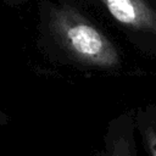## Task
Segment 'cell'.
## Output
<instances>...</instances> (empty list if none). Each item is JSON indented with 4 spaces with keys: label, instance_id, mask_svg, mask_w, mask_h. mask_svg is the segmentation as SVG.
<instances>
[{
    "label": "cell",
    "instance_id": "6da1fadb",
    "mask_svg": "<svg viewBox=\"0 0 156 156\" xmlns=\"http://www.w3.org/2000/svg\"><path fill=\"white\" fill-rule=\"evenodd\" d=\"M50 27L58 43L78 62L100 68H113L119 63L112 41L73 7H52Z\"/></svg>",
    "mask_w": 156,
    "mask_h": 156
},
{
    "label": "cell",
    "instance_id": "7a4b0ae2",
    "mask_svg": "<svg viewBox=\"0 0 156 156\" xmlns=\"http://www.w3.org/2000/svg\"><path fill=\"white\" fill-rule=\"evenodd\" d=\"M121 24L156 33V12L145 0H100Z\"/></svg>",
    "mask_w": 156,
    "mask_h": 156
},
{
    "label": "cell",
    "instance_id": "3957f363",
    "mask_svg": "<svg viewBox=\"0 0 156 156\" xmlns=\"http://www.w3.org/2000/svg\"><path fill=\"white\" fill-rule=\"evenodd\" d=\"M93 156H138L133 135V124L127 118L110 123L104 145Z\"/></svg>",
    "mask_w": 156,
    "mask_h": 156
},
{
    "label": "cell",
    "instance_id": "277c9868",
    "mask_svg": "<svg viewBox=\"0 0 156 156\" xmlns=\"http://www.w3.org/2000/svg\"><path fill=\"white\" fill-rule=\"evenodd\" d=\"M140 134L149 156H156V119L140 123Z\"/></svg>",
    "mask_w": 156,
    "mask_h": 156
},
{
    "label": "cell",
    "instance_id": "5b68a950",
    "mask_svg": "<svg viewBox=\"0 0 156 156\" xmlns=\"http://www.w3.org/2000/svg\"><path fill=\"white\" fill-rule=\"evenodd\" d=\"M9 123V116L6 113H4L2 111H0V127L5 126Z\"/></svg>",
    "mask_w": 156,
    "mask_h": 156
}]
</instances>
